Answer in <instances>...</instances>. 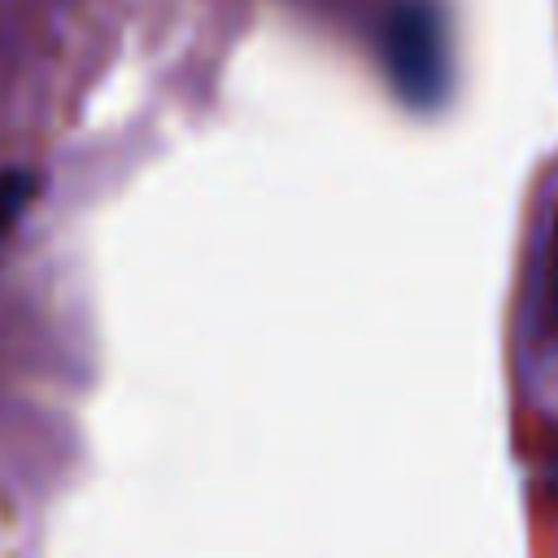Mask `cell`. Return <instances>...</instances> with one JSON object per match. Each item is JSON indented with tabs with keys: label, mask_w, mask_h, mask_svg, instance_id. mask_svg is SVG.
Segmentation results:
<instances>
[{
	"label": "cell",
	"mask_w": 558,
	"mask_h": 558,
	"mask_svg": "<svg viewBox=\"0 0 558 558\" xmlns=\"http://www.w3.org/2000/svg\"><path fill=\"white\" fill-rule=\"evenodd\" d=\"M384 65L410 109H440L449 96V26L432 0H397L384 17Z\"/></svg>",
	"instance_id": "1"
},
{
	"label": "cell",
	"mask_w": 558,
	"mask_h": 558,
	"mask_svg": "<svg viewBox=\"0 0 558 558\" xmlns=\"http://www.w3.org/2000/svg\"><path fill=\"white\" fill-rule=\"evenodd\" d=\"M532 327L541 344H558V205L549 209V227L541 235L536 257V301H532Z\"/></svg>",
	"instance_id": "2"
},
{
	"label": "cell",
	"mask_w": 558,
	"mask_h": 558,
	"mask_svg": "<svg viewBox=\"0 0 558 558\" xmlns=\"http://www.w3.org/2000/svg\"><path fill=\"white\" fill-rule=\"evenodd\" d=\"M35 196H39V174L35 170H22V166L0 170V240L22 222V214L31 209Z\"/></svg>",
	"instance_id": "3"
}]
</instances>
